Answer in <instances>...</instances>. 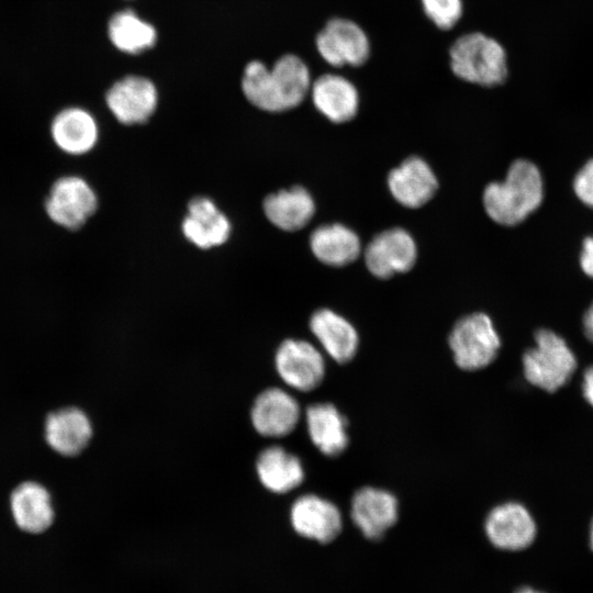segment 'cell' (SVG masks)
<instances>
[{
	"instance_id": "18",
	"label": "cell",
	"mask_w": 593,
	"mask_h": 593,
	"mask_svg": "<svg viewBox=\"0 0 593 593\" xmlns=\"http://www.w3.org/2000/svg\"><path fill=\"white\" fill-rule=\"evenodd\" d=\"M51 134L59 149L66 154L79 156L87 154L96 146L99 128L91 113L85 109L71 107L56 114L51 125Z\"/></svg>"
},
{
	"instance_id": "27",
	"label": "cell",
	"mask_w": 593,
	"mask_h": 593,
	"mask_svg": "<svg viewBox=\"0 0 593 593\" xmlns=\"http://www.w3.org/2000/svg\"><path fill=\"white\" fill-rule=\"evenodd\" d=\"M427 18L441 30L454 27L462 15V0H421Z\"/></svg>"
},
{
	"instance_id": "26",
	"label": "cell",
	"mask_w": 593,
	"mask_h": 593,
	"mask_svg": "<svg viewBox=\"0 0 593 593\" xmlns=\"http://www.w3.org/2000/svg\"><path fill=\"white\" fill-rule=\"evenodd\" d=\"M108 34L111 43L121 52L138 54L152 48L157 41V31L133 10L116 12L109 21Z\"/></svg>"
},
{
	"instance_id": "3",
	"label": "cell",
	"mask_w": 593,
	"mask_h": 593,
	"mask_svg": "<svg viewBox=\"0 0 593 593\" xmlns=\"http://www.w3.org/2000/svg\"><path fill=\"white\" fill-rule=\"evenodd\" d=\"M450 68L460 79L484 87L503 83L508 74L506 52L480 32L463 34L449 51Z\"/></svg>"
},
{
	"instance_id": "28",
	"label": "cell",
	"mask_w": 593,
	"mask_h": 593,
	"mask_svg": "<svg viewBox=\"0 0 593 593\" xmlns=\"http://www.w3.org/2000/svg\"><path fill=\"white\" fill-rule=\"evenodd\" d=\"M573 190L583 204L593 209V158L588 160L575 175Z\"/></svg>"
},
{
	"instance_id": "1",
	"label": "cell",
	"mask_w": 593,
	"mask_h": 593,
	"mask_svg": "<svg viewBox=\"0 0 593 593\" xmlns=\"http://www.w3.org/2000/svg\"><path fill=\"white\" fill-rule=\"evenodd\" d=\"M311 85L307 65L294 54L281 56L271 68L260 60H251L242 77L245 98L267 112H283L298 107L310 93Z\"/></svg>"
},
{
	"instance_id": "22",
	"label": "cell",
	"mask_w": 593,
	"mask_h": 593,
	"mask_svg": "<svg viewBox=\"0 0 593 593\" xmlns=\"http://www.w3.org/2000/svg\"><path fill=\"white\" fill-rule=\"evenodd\" d=\"M305 415L310 439L323 455L336 457L347 448V421L334 404H312Z\"/></svg>"
},
{
	"instance_id": "19",
	"label": "cell",
	"mask_w": 593,
	"mask_h": 593,
	"mask_svg": "<svg viewBox=\"0 0 593 593\" xmlns=\"http://www.w3.org/2000/svg\"><path fill=\"white\" fill-rule=\"evenodd\" d=\"M310 329L336 362L346 363L355 357L359 345L358 333L342 315L329 309H320L310 318Z\"/></svg>"
},
{
	"instance_id": "17",
	"label": "cell",
	"mask_w": 593,
	"mask_h": 593,
	"mask_svg": "<svg viewBox=\"0 0 593 593\" xmlns=\"http://www.w3.org/2000/svg\"><path fill=\"white\" fill-rule=\"evenodd\" d=\"M311 98L315 109L334 123L350 121L358 111L359 94L347 78L325 74L311 85Z\"/></svg>"
},
{
	"instance_id": "20",
	"label": "cell",
	"mask_w": 593,
	"mask_h": 593,
	"mask_svg": "<svg viewBox=\"0 0 593 593\" xmlns=\"http://www.w3.org/2000/svg\"><path fill=\"white\" fill-rule=\"evenodd\" d=\"M92 426L77 407H66L48 414L45 422L47 444L63 456H76L89 444Z\"/></svg>"
},
{
	"instance_id": "7",
	"label": "cell",
	"mask_w": 593,
	"mask_h": 593,
	"mask_svg": "<svg viewBox=\"0 0 593 593\" xmlns=\"http://www.w3.org/2000/svg\"><path fill=\"white\" fill-rule=\"evenodd\" d=\"M316 49L321 57L333 67L363 65L370 55V42L356 22L334 18L316 36Z\"/></svg>"
},
{
	"instance_id": "8",
	"label": "cell",
	"mask_w": 593,
	"mask_h": 593,
	"mask_svg": "<svg viewBox=\"0 0 593 593\" xmlns=\"http://www.w3.org/2000/svg\"><path fill=\"white\" fill-rule=\"evenodd\" d=\"M275 365L283 382L302 392L316 389L325 376L323 355L306 340L282 342L277 349Z\"/></svg>"
},
{
	"instance_id": "16",
	"label": "cell",
	"mask_w": 593,
	"mask_h": 593,
	"mask_svg": "<svg viewBox=\"0 0 593 593\" xmlns=\"http://www.w3.org/2000/svg\"><path fill=\"white\" fill-rule=\"evenodd\" d=\"M388 186L399 203L415 209L434 197L438 182L429 165L424 159L413 156L390 171Z\"/></svg>"
},
{
	"instance_id": "24",
	"label": "cell",
	"mask_w": 593,
	"mask_h": 593,
	"mask_svg": "<svg viewBox=\"0 0 593 593\" xmlns=\"http://www.w3.org/2000/svg\"><path fill=\"white\" fill-rule=\"evenodd\" d=\"M256 470L261 484L275 493H287L304 480L300 458L281 446L264 449L257 458Z\"/></svg>"
},
{
	"instance_id": "5",
	"label": "cell",
	"mask_w": 593,
	"mask_h": 593,
	"mask_svg": "<svg viewBox=\"0 0 593 593\" xmlns=\"http://www.w3.org/2000/svg\"><path fill=\"white\" fill-rule=\"evenodd\" d=\"M456 365L469 371L483 369L496 357L501 339L491 318L481 312L461 317L449 335Z\"/></svg>"
},
{
	"instance_id": "31",
	"label": "cell",
	"mask_w": 593,
	"mask_h": 593,
	"mask_svg": "<svg viewBox=\"0 0 593 593\" xmlns=\"http://www.w3.org/2000/svg\"><path fill=\"white\" fill-rule=\"evenodd\" d=\"M583 329L588 339L593 343V303L589 306L583 316Z\"/></svg>"
},
{
	"instance_id": "23",
	"label": "cell",
	"mask_w": 593,
	"mask_h": 593,
	"mask_svg": "<svg viewBox=\"0 0 593 593\" xmlns=\"http://www.w3.org/2000/svg\"><path fill=\"white\" fill-rule=\"evenodd\" d=\"M11 511L16 525L24 532L38 534L54 521L48 491L37 482H23L11 494Z\"/></svg>"
},
{
	"instance_id": "33",
	"label": "cell",
	"mask_w": 593,
	"mask_h": 593,
	"mask_svg": "<svg viewBox=\"0 0 593 593\" xmlns=\"http://www.w3.org/2000/svg\"><path fill=\"white\" fill-rule=\"evenodd\" d=\"M590 546H591V549L593 550V519L591 522V527H590Z\"/></svg>"
},
{
	"instance_id": "29",
	"label": "cell",
	"mask_w": 593,
	"mask_h": 593,
	"mask_svg": "<svg viewBox=\"0 0 593 593\" xmlns=\"http://www.w3.org/2000/svg\"><path fill=\"white\" fill-rule=\"evenodd\" d=\"M580 266L582 271L593 279V236H588L582 243Z\"/></svg>"
},
{
	"instance_id": "13",
	"label": "cell",
	"mask_w": 593,
	"mask_h": 593,
	"mask_svg": "<svg viewBox=\"0 0 593 593\" xmlns=\"http://www.w3.org/2000/svg\"><path fill=\"white\" fill-rule=\"evenodd\" d=\"M398 513V500L382 489L365 486L351 500V519L362 535L371 540L381 538L395 524Z\"/></svg>"
},
{
	"instance_id": "30",
	"label": "cell",
	"mask_w": 593,
	"mask_h": 593,
	"mask_svg": "<svg viewBox=\"0 0 593 593\" xmlns=\"http://www.w3.org/2000/svg\"><path fill=\"white\" fill-rule=\"evenodd\" d=\"M582 392L588 403L593 406V365L584 371Z\"/></svg>"
},
{
	"instance_id": "9",
	"label": "cell",
	"mask_w": 593,
	"mask_h": 593,
	"mask_svg": "<svg viewBox=\"0 0 593 593\" xmlns=\"http://www.w3.org/2000/svg\"><path fill=\"white\" fill-rule=\"evenodd\" d=\"M105 102L120 123L142 124L156 111L158 91L150 79L130 75L111 86L105 94Z\"/></svg>"
},
{
	"instance_id": "21",
	"label": "cell",
	"mask_w": 593,
	"mask_h": 593,
	"mask_svg": "<svg viewBox=\"0 0 593 593\" xmlns=\"http://www.w3.org/2000/svg\"><path fill=\"white\" fill-rule=\"evenodd\" d=\"M262 206L268 221L287 232L303 228L315 213V203L311 193L300 186L267 195Z\"/></svg>"
},
{
	"instance_id": "6",
	"label": "cell",
	"mask_w": 593,
	"mask_h": 593,
	"mask_svg": "<svg viewBox=\"0 0 593 593\" xmlns=\"http://www.w3.org/2000/svg\"><path fill=\"white\" fill-rule=\"evenodd\" d=\"M97 209V193L79 176L58 178L45 200V211L49 220L69 231L82 227Z\"/></svg>"
},
{
	"instance_id": "25",
	"label": "cell",
	"mask_w": 593,
	"mask_h": 593,
	"mask_svg": "<svg viewBox=\"0 0 593 593\" xmlns=\"http://www.w3.org/2000/svg\"><path fill=\"white\" fill-rule=\"evenodd\" d=\"M310 247L321 262L334 267L353 262L361 251L358 235L339 223L315 228L310 236Z\"/></svg>"
},
{
	"instance_id": "2",
	"label": "cell",
	"mask_w": 593,
	"mask_h": 593,
	"mask_svg": "<svg viewBox=\"0 0 593 593\" xmlns=\"http://www.w3.org/2000/svg\"><path fill=\"white\" fill-rule=\"evenodd\" d=\"M544 198V183L538 167L526 159L515 160L503 181L489 183L483 205L494 222L512 226L535 212Z\"/></svg>"
},
{
	"instance_id": "15",
	"label": "cell",
	"mask_w": 593,
	"mask_h": 593,
	"mask_svg": "<svg viewBox=\"0 0 593 593\" xmlns=\"http://www.w3.org/2000/svg\"><path fill=\"white\" fill-rule=\"evenodd\" d=\"M181 231L184 237L201 249L223 245L231 235L227 216L206 197H195L188 204Z\"/></svg>"
},
{
	"instance_id": "14",
	"label": "cell",
	"mask_w": 593,
	"mask_h": 593,
	"mask_svg": "<svg viewBox=\"0 0 593 593\" xmlns=\"http://www.w3.org/2000/svg\"><path fill=\"white\" fill-rule=\"evenodd\" d=\"M290 516L291 524L299 535L322 544L334 540L343 527L338 507L315 494H305L296 499L292 504Z\"/></svg>"
},
{
	"instance_id": "4",
	"label": "cell",
	"mask_w": 593,
	"mask_h": 593,
	"mask_svg": "<svg viewBox=\"0 0 593 593\" xmlns=\"http://www.w3.org/2000/svg\"><path fill=\"white\" fill-rule=\"evenodd\" d=\"M535 343L523 356L525 379L544 391L555 392L570 380L577 358L566 340L552 331H537Z\"/></svg>"
},
{
	"instance_id": "12",
	"label": "cell",
	"mask_w": 593,
	"mask_h": 593,
	"mask_svg": "<svg viewBox=\"0 0 593 593\" xmlns=\"http://www.w3.org/2000/svg\"><path fill=\"white\" fill-rule=\"evenodd\" d=\"M298 401L280 388H268L258 394L250 419L255 430L265 437H283L294 430L300 421Z\"/></svg>"
},
{
	"instance_id": "11",
	"label": "cell",
	"mask_w": 593,
	"mask_h": 593,
	"mask_svg": "<svg viewBox=\"0 0 593 593\" xmlns=\"http://www.w3.org/2000/svg\"><path fill=\"white\" fill-rule=\"evenodd\" d=\"M486 537L503 550H522L533 544L536 523L529 511L517 502H507L492 508L484 523Z\"/></svg>"
},
{
	"instance_id": "10",
	"label": "cell",
	"mask_w": 593,
	"mask_h": 593,
	"mask_svg": "<svg viewBox=\"0 0 593 593\" xmlns=\"http://www.w3.org/2000/svg\"><path fill=\"white\" fill-rule=\"evenodd\" d=\"M416 256L417 249L413 237L400 227L379 233L365 249L368 270L381 279L409 271L414 266Z\"/></svg>"
},
{
	"instance_id": "32",
	"label": "cell",
	"mask_w": 593,
	"mask_h": 593,
	"mask_svg": "<svg viewBox=\"0 0 593 593\" xmlns=\"http://www.w3.org/2000/svg\"><path fill=\"white\" fill-rule=\"evenodd\" d=\"M516 593H542V592H539V591L534 590V589H532V588L525 586V588L518 589V590L516 591Z\"/></svg>"
}]
</instances>
